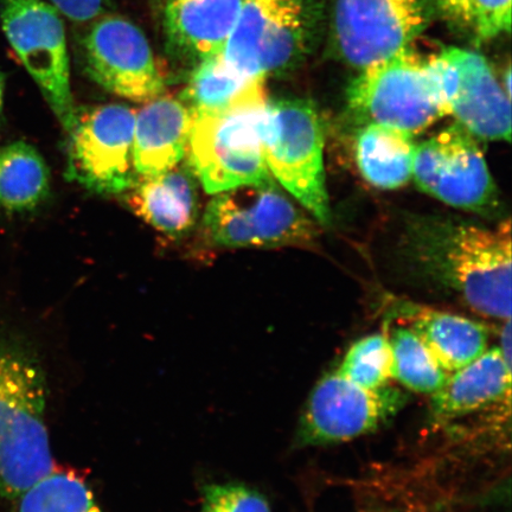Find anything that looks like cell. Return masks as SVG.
Returning a JSON list of instances; mask_svg holds the SVG:
<instances>
[{
  "label": "cell",
  "mask_w": 512,
  "mask_h": 512,
  "mask_svg": "<svg viewBox=\"0 0 512 512\" xmlns=\"http://www.w3.org/2000/svg\"><path fill=\"white\" fill-rule=\"evenodd\" d=\"M392 349V380L411 392L432 395L450 374L441 369L414 332L400 325L388 335Z\"/></svg>",
  "instance_id": "cell-23"
},
{
  "label": "cell",
  "mask_w": 512,
  "mask_h": 512,
  "mask_svg": "<svg viewBox=\"0 0 512 512\" xmlns=\"http://www.w3.org/2000/svg\"><path fill=\"white\" fill-rule=\"evenodd\" d=\"M207 238L219 247L311 246L318 229L274 179L222 191L203 217Z\"/></svg>",
  "instance_id": "cell-5"
},
{
  "label": "cell",
  "mask_w": 512,
  "mask_h": 512,
  "mask_svg": "<svg viewBox=\"0 0 512 512\" xmlns=\"http://www.w3.org/2000/svg\"><path fill=\"white\" fill-rule=\"evenodd\" d=\"M202 512H272L266 498L246 485L215 484L203 491Z\"/></svg>",
  "instance_id": "cell-26"
},
{
  "label": "cell",
  "mask_w": 512,
  "mask_h": 512,
  "mask_svg": "<svg viewBox=\"0 0 512 512\" xmlns=\"http://www.w3.org/2000/svg\"><path fill=\"white\" fill-rule=\"evenodd\" d=\"M50 172L34 146L21 142L0 145V213L29 214L46 202Z\"/></svg>",
  "instance_id": "cell-21"
},
{
  "label": "cell",
  "mask_w": 512,
  "mask_h": 512,
  "mask_svg": "<svg viewBox=\"0 0 512 512\" xmlns=\"http://www.w3.org/2000/svg\"><path fill=\"white\" fill-rule=\"evenodd\" d=\"M396 313L447 374L476 361L490 348L489 329L475 320L411 303L400 304Z\"/></svg>",
  "instance_id": "cell-18"
},
{
  "label": "cell",
  "mask_w": 512,
  "mask_h": 512,
  "mask_svg": "<svg viewBox=\"0 0 512 512\" xmlns=\"http://www.w3.org/2000/svg\"><path fill=\"white\" fill-rule=\"evenodd\" d=\"M255 80L243 78L228 66L222 54L216 55L196 64L181 100L194 114L219 112L232 105Z\"/></svg>",
  "instance_id": "cell-22"
},
{
  "label": "cell",
  "mask_w": 512,
  "mask_h": 512,
  "mask_svg": "<svg viewBox=\"0 0 512 512\" xmlns=\"http://www.w3.org/2000/svg\"><path fill=\"white\" fill-rule=\"evenodd\" d=\"M136 111L105 105L78 112L70 131L68 174L89 190L120 194L138 183L133 137Z\"/></svg>",
  "instance_id": "cell-12"
},
{
  "label": "cell",
  "mask_w": 512,
  "mask_h": 512,
  "mask_svg": "<svg viewBox=\"0 0 512 512\" xmlns=\"http://www.w3.org/2000/svg\"><path fill=\"white\" fill-rule=\"evenodd\" d=\"M190 168H176L142 178L127 196V204L150 226L166 235L179 236L197 220V188Z\"/></svg>",
  "instance_id": "cell-19"
},
{
  "label": "cell",
  "mask_w": 512,
  "mask_h": 512,
  "mask_svg": "<svg viewBox=\"0 0 512 512\" xmlns=\"http://www.w3.org/2000/svg\"><path fill=\"white\" fill-rule=\"evenodd\" d=\"M194 113L181 99L160 95L136 112L133 159L139 178L176 168L187 155Z\"/></svg>",
  "instance_id": "cell-17"
},
{
  "label": "cell",
  "mask_w": 512,
  "mask_h": 512,
  "mask_svg": "<svg viewBox=\"0 0 512 512\" xmlns=\"http://www.w3.org/2000/svg\"><path fill=\"white\" fill-rule=\"evenodd\" d=\"M405 390L387 384L367 389L335 373L317 383L300 416L296 446L344 443L369 434L407 405Z\"/></svg>",
  "instance_id": "cell-9"
},
{
  "label": "cell",
  "mask_w": 512,
  "mask_h": 512,
  "mask_svg": "<svg viewBox=\"0 0 512 512\" xmlns=\"http://www.w3.org/2000/svg\"><path fill=\"white\" fill-rule=\"evenodd\" d=\"M337 373L363 388L387 386L392 380V349L388 335H371L352 344Z\"/></svg>",
  "instance_id": "cell-25"
},
{
  "label": "cell",
  "mask_w": 512,
  "mask_h": 512,
  "mask_svg": "<svg viewBox=\"0 0 512 512\" xmlns=\"http://www.w3.org/2000/svg\"><path fill=\"white\" fill-rule=\"evenodd\" d=\"M309 22L306 0H245L223 59L249 80L285 72L304 54Z\"/></svg>",
  "instance_id": "cell-8"
},
{
  "label": "cell",
  "mask_w": 512,
  "mask_h": 512,
  "mask_svg": "<svg viewBox=\"0 0 512 512\" xmlns=\"http://www.w3.org/2000/svg\"><path fill=\"white\" fill-rule=\"evenodd\" d=\"M348 107L361 124L394 127L411 136L444 117L426 59L411 47L362 69L349 86Z\"/></svg>",
  "instance_id": "cell-6"
},
{
  "label": "cell",
  "mask_w": 512,
  "mask_h": 512,
  "mask_svg": "<svg viewBox=\"0 0 512 512\" xmlns=\"http://www.w3.org/2000/svg\"><path fill=\"white\" fill-rule=\"evenodd\" d=\"M267 104L265 80L259 79L224 110L194 114L189 168L209 194L273 178L260 132Z\"/></svg>",
  "instance_id": "cell-3"
},
{
  "label": "cell",
  "mask_w": 512,
  "mask_h": 512,
  "mask_svg": "<svg viewBox=\"0 0 512 512\" xmlns=\"http://www.w3.org/2000/svg\"><path fill=\"white\" fill-rule=\"evenodd\" d=\"M62 15L46 0H3L6 38L69 133L78 119L70 85V63Z\"/></svg>",
  "instance_id": "cell-7"
},
{
  "label": "cell",
  "mask_w": 512,
  "mask_h": 512,
  "mask_svg": "<svg viewBox=\"0 0 512 512\" xmlns=\"http://www.w3.org/2000/svg\"><path fill=\"white\" fill-rule=\"evenodd\" d=\"M414 182L448 206L486 213L497 206V188L483 151L456 123L415 147Z\"/></svg>",
  "instance_id": "cell-11"
},
{
  "label": "cell",
  "mask_w": 512,
  "mask_h": 512,
  "mask_svg": "<svg viewBox=\"0 0 512 512\" xmlns=\"http://www.w3.org/2000/svg\"><path fill=\"white\" fill-rule=\"evenodd\" d=\"M82 50L86 72L108 92L136 102H149L165 92V75L149 41L127 18L94 19Z\"/></svg>",
  "instance_id": "cell-13"
},
{
  "label": "cell",
  "mask_w": 512,
  "mask_h": 512,
  "mask_svg": "<svg viewBox=\"0 0 512 512\" xmlns=\"http://www.w3.org/2000/svg\"><path fill=\"white\" fill-rule=\"evenodd\" d=\"M509 364H511V320H507L502 331V345L499 347Z\"/></svg>",
  "instance_id": "cell-30"
},
{
  "label": "cell",
  "mask_w": 512,
  "mask_h": 512,
  "mask_svg": "<svg viewBox=\"0 0 512 512\" xmlns=\"http://www.w3.org/2000/svg\"><path fill=\"white\" fill-rule=\"evenodd\" d=\"M416 266L479 315L511 320L510 220L496 229L452 219H422L408 233Z\"/></svg>",
  "instance_id": "cell-2"
},
{
  "label": "cell",
  "mask_w": 512,
  "mask_h": 512,
  "mask_svg": "<svg viewBox=\"0 0 512 512\" xmlns=\"http://www.w3.org/2000/svg\"><path fill=\"white\" fill-rule=\"evenodd\" d=\"M260 132L272 177L319 223H329L324 130L316 106L304 99L268 101Z\"/></svg>",
  "instance_id": "cell-4"
},
{
  "label": "cell",
  "mask_w": 512,
  "mask_h": 512,
  "mask_svg": "<svg viewBox=\"0 0 512 512\" xmlns=\"http://www.w3.org/2000/svg\"><path fill=\"white\" fill-rule=\"evenodd\" d=\"M245 0H165L164 31L179 59L200 63L223 53Z\"/></svg>",
  "instance_id": "cell-15"
},
{
  "label": "cell",
  "mask_w": 512,
  "mask_h": 512,
  "mask_svg": "<svg viewBox=\"0 0 512 512\" xmlns=\"http://www.w3.org/2000/svg\"><path fill=\"white\" fill-rule=\"evenodd\" d=\"M432 10L459 29H475L473 0H425Z\"/></svg>",
  "instance_id": "cell-29"
},
{
  "label": "cell",
  "mask_w": 512,
  "mask_h": 512,
  "mask_svg": "<svg viewBox=\"0 0 512 512\" xmlns=\"http://www.w3.org/2000/svg\"><path fill=\"white\" fill-rule=\"evenodd\" d=\"M415 147L413 136L398 128L363 125L355 142L358 170L375 188L405 187L413 176Z\"/></svg>",
  "instance_id": "cell-20"
},
{
  "label": "cell",
  "mask_w": 512,
  "mask_h": 512,
  "mask_svg": "<svg viewBox=\"0 0 512 512\" xmlns=\"http://www.w3.org/2000/svg\"><path fill=\"white\" fill-rule=\"evenodd\" d=\"M60 12L63 17L76 23L93 22L105 15L112 0H46Z\"/></svg>",
  "instance_id": "cell-28"
},
{
  "label": "cell",
  "mask_w": 512,
  "mask_h": 512,
  "mask_svg": "<svg viewBox=\"0 0 512 512\" xmlns=\"http://www.w3.org/2000/svg\"><path fill=\"white\" fill-rule=\"evenodd\" d=\"M46 370L31 339L0 305V503L55 469L47 424Z\"/></svg>",
  "instance_id": "cell-1"
},
{
  "label": "cell",
  "mask_w": 512,
  "mask_h": 512,
  "mask_svg": "<svg viewBox=\"0 0 512 512\" xmlns=\"http://www.w3.org/2000/svg\"><path fill=\"white\" fill-rule=\"evenodd\" d=\"M475 31L480 40H490L511 29V0H473Z\"/></svg>",
  "instance_id": "cell-27"
},
{
  "label": "cell",
  "mask_w": 512,
  "mask_h": 512,
  "mask_svg": "<svg viewBox=\"0 0 512 512\" xmlns=\"http://www.w3.org/2000/svg\"><path fill=\"white\" fill-rule=\"evenodd\" d=\"M425 0H335L332 31L339 56L357 69L412 46L432 19Z\"/></svg>",
  "instance_id": "cell-10"
},
{
  "label": "cell",
  "mask_w": 512,
  "mask_h": 512,
  "mask_svg": "<svg viewBox=\"0 0 512 512\" xmlns=\"http://www.w3.org/2000/svg\"><path fill=\"white\" fill-rule=\"evenodd\" d=\"M4 95H5V78L0 73V127H2L3 110H4Z\"/></svg>",
  "instance_id": "cell-31"
},
{
  "label": "cell",
  "mask_w": 512,
  "mask_h": 512,
  "mask_svg": "<svg viewBox=\"0 0 512 512\" xmlns=\"http://www.w3.org/2000/svg\"><path fill=\"white\" fill-rule=\"evenodd\" d=\"M458 68L459 85L450 115L473 136L485 140H511V98L483 56L469 50L447 48Z\"/></svg>",
  "instance_id": "cell-14"
},
{
  "label": "cell",
  "mask_w": 512,
  "mask_h": 512,
  "mask_svg": "<svg viewBox=\"0 0 512 512\" xmlns=\"http://www.w3.org/2000/svg\"><path fill=\"white\" fill-rule=\"evenodd\" d=\"M14 512H101L85 480L54 469L12 504Z\"/></svg>",
  "instance_id": "cell-24"
},
{
  "label": "cell",
  "mask_w": 512,
  "mask_h": 512,
  "mask_svg": "<svg viewBox=\"0 0 512 512\" xmlns=\"http://www.w3.org/2000/svg\"><path fill=\"white\" fill-rule=\"evenodd\" d=\"M510 401L511 364L499 347L489 348L448 376L444 386L431 395V418L435 424H446Z\"/></svg>",
  "instance_id": "cell-16"
}]
</instances>
